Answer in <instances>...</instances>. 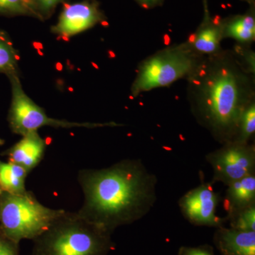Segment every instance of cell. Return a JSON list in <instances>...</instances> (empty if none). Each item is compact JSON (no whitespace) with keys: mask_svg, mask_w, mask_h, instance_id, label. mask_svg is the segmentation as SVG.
<instances>
[{"mask_svg":"<svg viewBox=\"0 0 255 255\" xmlns=\"http://www.w3.org/2000/svg\"><path fill=\"white\" fill-rule=\"evenodd\" d=\"M84 202L78 214L113 233L145 217L157 201V177L140 159H125L104 169H82Z\"/></svg>","mask_w":255,"mask_h":255,"instance_id":"6da1fadb","label":"cell"},{"mask_svg":"<svg viewBox=\"0 0 255 255\" xmlns=\"http://www.w3.org/2000/svg\"><path fill=\"white\" fill-rule=\"evenodd\" d=\"M250 74L236 56L221 50L203 57L188 77L196 119L221 143L236 140L242 115L254 102Z\"/></svg>","mask_w":255,"mask_h":255,"instance_id":"7a4b0ae2","label":"cell"},{"mask_svg":"<svg viewBox=\"0 0 255 255\" xmlns=\"http://www.w3.org/2000/svg\"><path fill=\"white\" fill-rule=\"evenodd\" d=\"M112 233L65 211L33 239V255H109L114 249Z\"/></svg>","mask_w":255,"mask_h":255,"instance_id":"3957f363","label":"cell"},{"mask_svg":"<svg viewBox=\"0 0 255 255\" xmlns=\"http://www.w3.org/2000/svg\"><path fill=\"white\" fill-rule=\"evenodd\" d=\"M65 211L43 206L31 191L23 194L1 192L0 230L16 243L23 240L33 241Z\"/></svg>","mask_w":255,"mask_h":255,"instance_id":"277c9868","label":"cell"},{"mask_svg":"<svg viewBox=\"0 0 255 255\" xmlns=\"http://www.w3.org/2000/svg\"><path fill=\"white\" fill-rule=\"evenodd\" d=\"M202 58L186 42L157 52L140 65L132 83V95L136 97L142 92L169 86L179 79L188 78Z\"/></svg>","mask_w":255,"mask_h":255,"instance_id":"5b68a950","label":"cell"},{"mask_svg":"<svg viewBox=\"0 0 255 255\" xmlns=\"http://www.w3.org/2000/svg\"><path fill=\"white\" fill-rule=\"evenodd\" d=\"M11 87V103L8 122L11 130L14 133L23 136L25 134L38 131L40 128H94L117 126L114 123L94 124L78 123L66 120L50 118L45 111L36 105L23 90L18 75L8 77Z\"/></svg>","mask_w":255,"mask_h":255,"instance_id":"8992f818","label":"cell"},{"mask_svg":"<svg viewBox=\"0 0 255 255\" xmlns=\"http://www.w3.org/2000/svg\"><path fill=\"white\" fill-rule=\"evenodd\" d=\"M206 160L212 168V183L221 182L228 186L255 174V147L249 142H226L221 148L208 154Z\"/></svg>","mask_w":255,"mask_h":255,"instance_id":"52a82bcc","label":"cell"},{"mask_svg":"<svg viewBox=\"0 0 255 255\" xmlns=\"http://www.w3.org/2000/svg\"><path fill=\"white\" fill-rule=\"evenodd\" d=\"M219 201L212 182L203 183L186 193L179 199V206L184 217L194 226L219 228L227 221L216 214Z\"/></svg>","mask_w":255,"mask_h":255,"instance_id":"ba28073f","label":"cell"},{"mask_svg":"<svg viewBox=\"0 0 255 255\" xmlns=\"http://www.w3.org/2000/svg\"><path fill=\"white\" fill-rule=\"evenodd\" d=\"M102 20V14L95 3L85 1L68 4L52 31L63 38H69L93 27Z\"/></svg>","mask_w":255,"mask_h":255,"instance_id":"9c48e42d","label":"cell"},{"mask_svg":"<svg viewBox=\"0 0 255 255\" xmlns=\"http://www.w3.org/2000/svg\"><path fill=\"white\" fill-rule=\"evenodd\" d=\"M46 142L38 131L23 135L19 141L5 151L8 161L21 166L28 172H31L41 162L44 157Z\"/></svg>","mask_w":255,"mask_h":255,"instance_id":"30bf717a","label":"cell"},{"mask_svg":"<svg viewBox=\"0 0 255 255\" xmlns=\"http://www.w3.org/2000/svg\"><path fill=\"white\" fill-rule=\"evenodd\" d=\"M223 38V22L210 18L207 14L186 43L196 54L209 56L221 51V42Z\"/></svg>","mask_w":255,"mask_h":255,"instance_id":"8fae6325","label":"cell"},{"mask_svg":"<svg viewBox=\"0 0 255 255\" xmlns=\"http://www.w3.org/2000/svg\"><path fill=\"white\" fill-rule=\"evenodd\" d=\"M214 242L221 255H255V231L223 226L215 232Z\"/></svg>","mask_w":255,"mask_h":255,"instance_id":"7c38bea8","label":"cell"},{"mask_svg":"<svg viewBox=\"0 0 255 255\" xmlns=\"http://www.w3.org/2000/svg\"><path fill=\"white\" fill-rule=\"evenodd\" d=\"M253 206H255V174L228 185L223 201L227 221Z\"/></svg>","mask_w":255,"mask_h":255,"instance_id":"4fadbf2b","label":"cell"},{"mask_svg":"<svg viewBox=\"0 0 255 255\" xmlns=\"http://www.w3.org/2000/svg\"><path fill=\"white\" fill-rule=\"evenodd\" d=\"M28 172L13 162L0 159V191L10 194H23L26 192V179Z\"/></svg>","mask_w":255,"mask_h":255,"instance_id":"5bb4252c","label":"cell"},{"mask_svg":"<svg viewBox=\"0 0 255 255\" xmlns=\"http://www.w3.org/2000/svg\"><path fill=\"white\" fill-rule=\"evenodd\" d=\"M224 38H231L243 44L252 43L255 37V19L253 14H246L223 22Z\"/></svg>","mask_w":255,"mask_h":255,"instance_id":"9a60e30c","label":"cell"},{"mask_svg":"<svg viewBox=\"0 0 255 255\" xmlns=\"http://www.w3.org/2000/svg\"><path fill=\"white\" fill-rule=\"evenodd\" d=\"M19 57L11 38L6 32L0 30V73L9 77L18 75Z\"/></svg>","mask_w":255,"mask_h":255,"instance_id":"2e32d148","label":"cell"},{"mask_svg":"<svg viewBox=\"0 0 255 255\" xmlns=\"http://www.w3.org/2000/svg\"><path fill=\"white\" fill-rule=\"evenodd\" d=\"M255 132V104L252 102L247 107L240 121L239 128L236 140L248 143Z\"/></svg>","mask_w":255,"mask_h":255,"instance_id":"e0dca14e","label":"cell"},{"mask_svg":"<svg viewBox=\"0 0 255 255\" xmlns=\"http://www.w3.org/2000/svg\"><path fill=\"white\" fill-rule=\"evenodd\" d=\"M32 6L27 0H0V14L37 16Z\"/></svg>","mask_w":255,"mask_h":255,"instance_id":"ac0fdd59","label":"cell"},{"mask_svg":"<svg viewBox=\"0 0 255 255\" xmlns=\"http://www.w3.org/2000/svg\"><path fill=\"white\" fill-rule=\"evenodd\" d=\"M231 228L242 231H255V206L242 211L228 220Z\"/></svg>","mask_w":255,"mask_h":255,"instance_id":"d6986e66","label":"cell"},{"mask_svg":"<svg viewBox=\"0 0 255 255\" xmlns=\"http://www.w3.org/2000/svg\"><path fill=\"white\" fill-rule=\"evenodd\" d=\"M0 255H19V243L6 237L0 230Z\"/></svg>","mask_w":255,"mask_h":255,"instance_id":"ffe728a7","label":"cell"},{"mask_svg":"<svg viewBox=\"0 0 255 255\" xmlns=\"http://www.w3.org/2000/svg\"><path fill=\"white\" fill-rule=\"evenodd\" d=\"M178 255H214V251L208 245L198 247L182 246L178 251Z\"/></svg>","mask_w":255,"mask_h":255,"instance_id":"44dd1931","label":"cell"},{"mask_svg":"<svg viewBox=\"0 0 255 255\" xmlns=\"http://www.w3.org/2000/svg\"><path fill=\"white\" fill-rule=\"evenodd\" d=\"M37 1L41 9L45 12H48L63 0H37Z\"/></svg>","mask_w":255,"mask_h":255,"instance_id":"7402d4cb","label":"cell"},{"mask_svg":"<svg viewBox=\"0 0 255 255\" xmlns=\"http://www.w3.org/2000/svg\"><path fill=\"white\" fill-rule=\"evenodd\" d=\"M137 2L145 8H151L162 2V0H136Z\"/></svg>","mask_w":255,"mask_h":255,"instance_id":"603a6c76","label":"cell"},{"mask_svg":"<svg viewBox=\"0 0 255 255\" xmlns=\"http://www.w3.org/2000/svg\"><path fill=\"white\" fill-rule=\"evenodd\" d=\"M4 140H3V139H1V137H0V145H4Z\"/></svg>","mask_w":255,"mask_h":255,"instance_id":"cb8c5ba5","label":"cell"},{"mask_svg":"<svg viewBox=\"0 0 255 255\" xmlns=\"http://www.w3.org/2000/svg\"><path fill=\"white\" fill-rule=\"evenodd\" d=\"M27 1H29V2H31V3H32V4H33V0H27Z\"/></svg>","mask_w":255,"mask_h":255,"instance_id":"d4e9b609","label":"cell"},{"mask_svg":"<svg viewBox=\"0 0 255 255\" xmlns=\"http://www.w3.org/2000/svg\"><path fill=\"white\" fill-rule=\"evenodd\" d=\"M1 191H0V199H1Z\"/></svg>","mask_w":255,"mask_h":255,"instance_id":"484cf974","label":"cell"}]
</instances>
